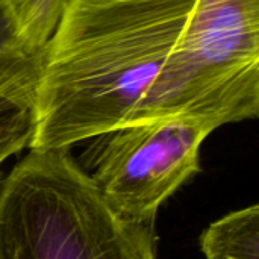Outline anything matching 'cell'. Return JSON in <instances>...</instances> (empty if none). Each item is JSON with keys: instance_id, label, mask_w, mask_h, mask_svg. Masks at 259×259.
Segmentation results:
<instances>
[{"instance_id": "1", "label": "cell", "mask_w": 259, "mask_h": 259, "mask_svg": "<svg viewBox=\"0 0 259 259\" xmlns=\"http://www.w3.org/2000/svg\"><path fill=\"white\" fill-rule=\"evenodd\" d=\"M194 5L196 0H71L42 49L30 149L70 150L127 124Z\"/></svg>"}, {"instance_id": "2", "label": "cell", "mask_w": 259, "mask_h": 259, "mask_svg": "<svg viewBox=\"0 0 259 259\" xmlns=\"http://www.w3.org/2000/svg\"><path fill=\"white\" fill-rule=\"evenodd\" d=\"M0 259H156L155 226L118 215L68 150H36L0 187Z\"/></svg>"}, {"instance_id": "3", "label": "cell", "mask_w": 259, "mask_h": 259, "mask_svg": "<svg viewBox=\"0 0 259 259\" xmlns=\"http://www.w3.org/2000/svg\"><path fill=\"white\" fill-rule=\"evenodd\" d=\"M259 114V0H196L129 123L181 117L215 131Z\"/></svg>"}, {"instance_id": "4", "label": "cell", "mask_w": 259, "mask_h": 259, "mask_svg": "<svg viewBox=\"0 0 259 259\" xmlns=\"http://www.w3.org/2000/svg\"><path fill=\"white\" fill-rule=\"evenodd\" d=\"M211 132L181 117L131 123L91 138L77 164L118 215L155 226L161 205L200 171Z\"/></svg>"}, {"instance_id": "5", "label": "cell", "mask_w": 259, "mask_h": 259, "mask_svg": "<svg viewBox=\"0 0 259 259\" xmlns=\"http://www.w3.org/2000/svg\"><path fill=\"white\" fill-rule=\"evenodd\" d=\"M41 62L42 50L20 42L0 47V165L33 143Z\"/></svg>"}, {"instance_id": "6", "label": "cell", "mask_w": 259, "mask_h": 259, "mask_svg": "<svg viewBox=\"0 0 259 259\" xmlns=\"http://www.w3.org/2000/svg\"><path fill=\"white\" fill-rule=\"evenodd\" d=\"M200 247L206 259H259L258 205L211 223L200 237Z\"/></svg>"}, {"instance_id": "7", "label": "cell", "mask_w": 259, "mask_h": 259, "mask_svg": "<svg viewBox=\"0 0 259 259\" xmlns=\"http://www.w3.org/2000/svg\"><path fill=\"white\" fill-rule=\"evenodd\" d=\"M71 0H5L20 44L42 50Z\"/></svg>"}, {"instance_id": "8", "label": "cell", "mask_w": 259, "mask_h": 259, "mask_svg": "<svg viewBox=\"0 0 259 259\" xmlns=\"http://www.w3.org/2000/svg\"><path fill=\"white\" fill-rule=\"evenodd\" d=\"M18 42L5 0H0V47Z\"/></svg>"}]
</instances>
